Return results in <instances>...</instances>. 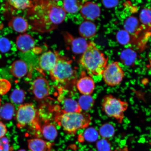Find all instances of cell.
Returning <instances> with one entry per match:
<instances>
[{"label":"cell","mask_w":151,"mask_h":151,"mask_svg":"<svg viewBox=\"0 0 151 151\" xmlns=\"http://www.w3.org/2000/svg\"><path fill=\"white\" fill-rule=\"evenodd\" d=\"M59 1H35L27 15L32 29L40 33L49 32L56 29L65 18L66 13Z\"/></svg>","instance_id":"1"},{"label":"cell","mask_w":151,"mask_h":151,"mask_svg":"<svg viewBox=\"0 0 151 151\" xmlns=\"http://www.w3.org/2000/svg\"><path fill=\"white\" fill-rule=\"evenodd\" d=\"M108 58L98 49L93 41L82 54L80 62L91 75H101L106 67Z\"/></svg>","instance_id":"2"},{"label":"cell","mask_w":151,"mask_h":151,"mask_svg":"<svg viewBox=\"0 0 151 151\" xmlns=\"http://www.w3.org/2000/svg\"><path fill=\"white\" fill-rule=\"evenodd\" d=\"M55 120L66 133L74 135L78 130L88 127L91 118L86 112L67 113L61 110L56 114Z\"/></svg>","instance_id":"3"},{"label":"cell","mask_w":151,"mask_h":151,"mask_svg":"<svg viewBox=\"0 0 151 151\" xmlns=\"http://www.w3.org/2000/svg\"><path fill=\"white\" fill-rule=\"evenodd\" d=\"M16 118L17 127L19 128L28 126L34 131L41 133L39 112L32 104L21 105L17 111Z\"/></svg>","instance_id":"4"},{"label":"cell","mask_w":151,"mask_h":151,"mask_svg":"<svg viewBox=\"0 0 151 151\" xmlns=\"http://www.w3.org/2000/svg\"><path fill=\"white\" fill-rule=\"evenodd\" d=\"M49 73L53 81L60 84L74 83L76 80V71L73 68L72 61L60 55L55 66Z\"/></svg>","instance_id":"5"},{"label":"cell","mask_w":151,"mask_h":151,"mask_svg":"<svg viewBox=\"0 0 151 151\" xmlns=\"http://www.w3.org/2000/svg\"><path fill=\"white\" fill-rule=\"evenodd\" d=\"M101 105L102 110L107 116L115 119L119 124L122 123L124 113L128 107L127 102L109 94L104 96Z\"/></svg>","instance_id":"6"},{"label":"cell","mask_w":151,"mask_h":151,"mask_svg":"<svg viewBox=\"0 0 151 151\" xmlns=\"http://www.w3.org/2000/svg\"><path fill=\"white\" fill-rule=\"evenodd\" d=\"M101 75L107 86L114 87L122 82L124 77V73L119 62H114L107 65Z\"/></svg>","instance_id":"7"},{"label":"cell","mask_w":151,"mask_h":151,"mask_svg":"<svg viewBox=\"0 0 151 151\" xmlns=\"http://www.w3.org/2000/svg\"><path fill=\"white\" fill-rule=\"evenodd\" d=\"M67 47L76 54H83L87 49L90 42L82 37H75L67 32L62 33Z\"/></svg>","instance_id":"8"},{"label":"cell","mask_w":151,"mask_h":151,"mask_svg":"<svg viewBox=\"0 0 151 151\" xmlns=\"http://www.w3.org/2000/svg\"><path fill=\"white\" fill-rule=\"evenodd\" d=\"M85 20L92 21L97 19L101 14V9L97 3L92 1H85L80 11Z\"/></svg>","instance_id":"9"},{"label":"cell","mask_w":151,"mask_h":151,"mask_svg":"<svg viewBox=\"0 0 151 151\" xmlns=\"http://www.w3.org/2000/svg\"><path fill=\"white\" fill-rule=\"evenodd\" d=\"M32 90L37 99L42 100L50 94V86L48 81L42 77H38L32 84Z\"/></svg>","instance_id":"10"},{"label":"cell","mask_w":151,"mask_h":151,"mask_svg":"<svg viewBox=\"0 0 151 151\" xmlns=\"http://www.w3.org/2000/svg\"><path fill=\"white\" fill-rule=\"evenodd\" d=\"M59 55L57 52L51 50L43 53L39 58V65L40 68L50 73L55 66Z\"/></svg>","instance_id":"11"},{"label":"cell","mask_w":151,"mask_h":151,"mask_svg":"<svg viewBox=\"0 0 151 151\" xmlns=\"http://www.w3.org/2000/svg\"><path fill=\"white\" fill-rule=\"evenodd\" d=\"M16 43L19 50L23 53L30 52L35 46V40L27 33L19 35L17 38Z\"/></svg>","instance_id":"12"},{"label":"cell","mask_w":151,"mask_h":151,"mask_svg":"<svg viewBox=\"0 0 151 151\" xmlns=\"http://www.w3.org/2000/svg\"><path fill=\"white\" fill-rule=\"evenodd\" d=\"M77 89L83 95H90L93 93L95 88L93 79L90 76H84L77 81Z\"/></svg>","instance_id":"13"},{"label":"cell","mask_w":151,"mask_h":151,"mask_svg":"<svg viewBox=\"0 0 151 151\" xmlns=\"http://www.w3.org/2000/svg\"><path fill=\"white\" fill-rule=\"evenodd\" d=\"M97 28L96 24L90 21L82 22L79 27V33L81 37L85 39L91 38L95 36Z\"/></svg>","instance_id":"14"},{"label":"cell","mask_w":151,"mask_h":151,"mask_svg":"<svg viewBox=\"0 0 151 151\" xmlns=\"http://www.w3.org/2000/svg\"><path fill=\"white\" fill-rule=\"evenodd\" d=\"M10 71L15 77L21 78L27 74L28 66L25 62L18 60L13 62L10 68Z\"/></svg>","instance_id":"15"},{"label":"cell","mask_w":151,"mask_h":151,"mask_svg":"<svg viewBox=\"0 0 151 151\" xmlns=\"http://www.w3.org/2000/svg\"><path fill=\"white\" fill-rule=\"evenodd\" d=\"M9 25L14 31L23 33L29 28V22L26 19L20 16L14 17L9 22Z\"/></svg>","instance_id":"16"},{"label":"cell","mask_w":151,"mask_h":151,"mask_svg":"<svg viewBox=\"0 0 151 151\" xmlns=\"http://www.w3.org/2000/svg\"><path fill=\"white\" fill-rule=\"evenodd\" d=\"M28 147L31 151H48L51 148V143L39 138L28 140Z\"/></svg>","instance_id":"17"},{"label":"cell","mask_w":151,"mask_h":151,"mask_svg":"<svg viewBox=\"0 0 151 151\" xmlns=\"http://www.w3.org/2000/svg\"><path fill=\"white\" fill-rule=\"evenodd\" d=\"M41 132L45 138L49 141L54 140L58 135L55 125L48 121L41 126Z\"/></svg>","instance_id":"18"},{"label":"cell","mask_w":151,"mask_h":151,"mask_svg":"<svg viewBox=\"0 0 151 151\" xmlns=\"http://www.w3.org/2000/svg\"><path fill=\"white\" fill-rule=\"evenodd\" d=\"M62 108V111L67 113H80L82 109L78 102L71 98H62L61 101Z\"/></svg>","instance_id":"19"},{"label":"cell","mask_w":151,"mask_h":151,"mask_svg":"<svg viewBox=\"0 0 151 151\" xmlns=\"http://www.w3.org/2000/svg\"><path fill=\"white\" fill-rule=\"evenodd\" d=\"M85 1H64L62 3V7L65 12L75 14L80 11Z\"/></svg>","instance_id":"20"},{"label":"cell","mask_w":151,"mask_h":151,"mask_svg":"<svg viewBox=\"0 0 151 151\" xmlns=\"http://www.w3.org/2000/svg\"><path fill=\"white\" fill-rule=\"evenodd\" d=\"M136 53L131 49H128L123 51L120 55V59L123 63L127 66L131 65L137 58Z\"/></svg>","instance_id":"21"},{"label":"cell","mask_w":151,"mask_h":151,"mask_svg":"<svg viewBox=\"0 0 151 151\" xmlns=\"http://www.w3.org/2000/svg\"><path fill=\"white\" fill-rule=\"evenodd\" d=\"M15 107L14 105L7 103L0 107V118L6 120H10L14 116Z\"/></svg>","instance_id":"22"},{"label":"cell","mask_w":151,"mask_h":151,"mask_svg":"<svg viewBox=\"0 0 151 151\" xmlns=\"http://www.w3.org/2000/svg\"><path fill=\"white\" fill-rule=\"evenodd\" d=\"M78 103L82 110L88 111L94 106L95 100L91 95H83L79 98Z\"/></svg>","instance_id":"23"},{"label":"cell","mask_w":151,"mask_h":151,"mask_svg":"<svg viewBox=\"0 0 151 151\" xmlns=\"http://www.w3.org/2000/svg\"><path fill=\"white\" fill-rule=\"evenodd\" d=\"M82 141H86L88 142H93L99 138V133L95 128L90 127L85 130L80 137Z\"/></svg>","instance_id":"24"},{"label":"cell","mask_w":151,"mask_h":151,"mask_svg":"<svg viewBox=\"0 0 151 151\" xmlns=\"http://www.w3.org/2000/svg\"><path fill=\"white\" fill-rule=\"evenodd\" d=\"M139 25L138 20L136 17L131 16L125 20L124 24V29L129 33H135Z\"/></svg>","instance_id":"25"},{"label":"cell","mask_w":151,"mask_h":151,"mask_svg":"<svg viewBox=\"0 0 151 151\" xmlns=\"http://www.w3.org/2000/svg\"><path fill=\"white\" fill-rule=\"evenodd\" d=\"M115 133V128L111 124L105 123L103 124L99 129V134L104 139H109L114 136Z\"/></svg>","instance_id":"26"},{"label":"cell","mask_w":151,"mask_h":151,"mask_svg":"<svg viewBox=\"0 0 151 151\" xmlns=\"http://www.w3.org/2000/svg\"><path fill=\"white\" fill-rule=\"evenodd\" d=\"M9 5L14 8L19 10H24L30 9L33 6L34 1L22 0V1H14L10 0L8 1Z\"/></svg>","instance_id":"27"},{"label":"cell","mask_w":151,"mask_h":151,"mask_svg":"<svg viewBox=\"0 0 151 151\" xmlns=\"http://www.w3.org/2000/svg\"><path fill=\"white\" fill-rule=\"evenodd\" d=\"M139 17L143 25L149 28L151 27V8L143 9L139 14Z\"/></svg>","instance_id":"28"},{"label":"cell","mask_w":151,"mask_h":151,"mask_svg":"<svg viewBox=\"0 0 151 151\" xmlns=\"http://www.w3.org/2000/svg\"><path fill=\"white\" fill-rule=\"evenodd\" d=\"M25 96V92L23 90L16 89L11 94L10 98L13 103L18 104L23 102Z\"/></svg>","instance_id":"29"},{"label":"cell","mask_w":151,"mask_h":151,"mask_svg":"<svg viewBox=\"0 0 151 151\" xmlns=\"http://www.w3.org/2000/svg\"><path fill=\"white\" fill-rule=\"evenodd\" d=\"M116 39L118 42L122 45H126L130 42L129 33L126 30H121L119 31L116 35Z\"/></svg>","instance_id":"30"},{"label":"cell","mask_w":151,"mask_h":151,"mask_svg":"<svg viewBox=\"0 0 151 151\" xmlns=\"http://www.w3.org/2000/svg\"><path fill=\"white\" fill-rule=\"evenodd\" d=\"M98 151H111V142L106 139H102L96 143Z\"/></svg>","instance_id":"31"},{"label":"cell","mask_w":151,"mask_h":151,"mask_svg":"<svg viewBox=\"0 0 151 151\" xmlns=\"http://www.w3.org/2000/svg\"><path fill=\"white\" fill-rule=\"evenodd\" d=\"M10 41L5 37H0V51L6 53L9 51L11 48Z\"/></svg>","instance_id":"32"},{"label":"cell","mask_w":151,"mask_h":151,"mask_svg":"<svg viewBox=\"0 0 151 151\" xmlns=\"http://www.w3.org/2000/svg\"><path fill=\"white\" fill-rule=\"evenodd\" d=\"M11 84L8 81L5 79H0V94L3 95L7 93L10 89Z\"/></svg>","instance_id":"33"},{"label":"cell","mask_w":151,"mask_h":151,"mask_svg":"<svg viewBox=\"0 0 151 151\" xmlns=\"http://www.w3.org/2000/svg\"><path fill=\"white\" fill-rule=\"evenodd\" d=\"M9 139L6 137L0 139V151H10Z\"/></svg>","instance_id":"34"},{"label":"cell","mask_w":151,"mask_h":151,"mask_svg":"<svg viewBox=\"0 0 151 151\" xmlns=\"http://www.w3.org/2000/svg\"><path fill=\"white\" fill-rule=\"evenodd\" d=\"M102 2L104 6L108 9L116 7L119 3L118 1H103Z\"/></svg>","instance_id":"35"},{"label":"cell","mask_w":151,"mask_h":151,"mask_svg":"<svg viewBox=\"0 0 151 151\" xmlns=\"http://www.w3.org/2000/svg\"><path fill=\"white\" fill-rule=\"evenodd\" d=\"M7 132L6 126L3 122H0V139L4 137Z\"/></svg>","instance_id":"36"},{"label":"cell","mask_w":151,"mask_h":151,"mask_svg":"<svg viewBox=\"0 0 151 151\" xmlns=\"http://www.w3.org/2000/svg\"><path fill=\"white\" fill-rule=\"evenodd\" d=\"M18 151H26L25 150H23V149H22V150H19Z\"/></svg>","instance_id":"37"},{"label":"cell","mask_w":151,"mask_h":151,"mask_svg":"<svg viewBox=\"0 0 151 151\" xmlns=\"http://www.w3.org/2000/svg\"><path fill=\"white\" fill-rule=\"evenodd\" d=\"M150 31L151 35V27L150 28Z\"/></svg>","instance_id":"38"},{"label":"cell","mask_w":151,"mask_h":151,"mask_svg":"<svg viewBox=\"0 0 151 151\" xmlns=\"http://www.w3.org/2000/svg\"><path fill=\"white\" fill-rule=\"evenodd\" d=\"M1 99H0V106H1Z\"/></svg>","instance_id":"39"},{"label":"cell","mask_w":151,"mask_h":151,"mask_svg":"<svg viewBox=\"0 0 151 151\" xmlns=\"http://www.w3.org/2000/svg\"><path fill=\"white\" fill-rule=\"evenodd\" d=\"M93 151V150H90V151Z\"/></svg>","instance_id":"40"},{"label":"cell","mask_w":151,"mask_h":151,"mask_svg":"<svg viewBox=\"0 0 151 151\" xmlns=\"http://www.w3.org/2000/svg\"></svg>","instance_id":"41"}]
</instances>
